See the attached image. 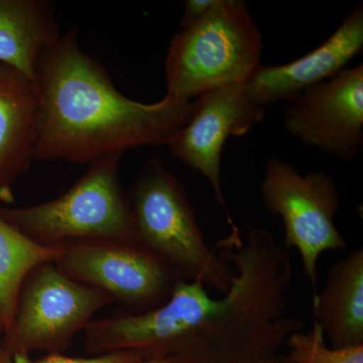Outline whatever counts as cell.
Here are the masks:
<instances>
[{"mask_svg":"<svg viewBox=\"0 0 363 363\" xmlns=\"http://www.w3.org/2000/svg\"><path fill=\"white\" fill-rule=\"evenodd\" d=\"M4 326L2 324L1 320H0V342H1L2 337H4Z\"/></svg>","mask_w":363,"mask_h":363,"instance_id":"44dd1931","label":"cell"},{"mask_svg":"<svg viewBox=\"0 0 363 363\" xmlns=\"http://www.w3.org/2000/svg\"><path fill=\"white\" fill-rule=\"evenodd\" d=\"M264 114L266 107L252 99L245 84L210 91L193 101L187 121L168 143L172 156L209 182L231 233L240 228L234 224L222 190V152L228 138L247 135Z\"/></svg>","mask_w":363,"mask_h":363,"instance_id":"9c48e42d","label":"cell"},{"mask_svg":"<svg viewBox=\"0 0 363 363\" xmlns=\"http://www.w3.org/2000/svg\"><path fill=\"white\" fill-rule=\"evenodd\" d=\"M65 245L35 242L0 215V320L4 332L13 324L21 286L35 267L57 262Z\"/></svg>","mask_w":363,"mask_h":363,"instance_id":"2e32d148","label":"cell"},{"mask_svg":"<svg viewBox=\"0 0 363 363\" xmlns=\"http://www.w3.org/2000/svg\"><path fill=\"white\" fill-rule=\"evenodd\" d=\"M128 199L136 243L183 281H199L224 295L234 271L208 247L185 188L157 159L136 177Z\"/></svg>","mask_w":363,"mask_h":363,"instance_id":"3957f363","label":"cell"},{"mask_svg":"<svg viewBox=\"0 0 363 363\" xmlns=\"http://www.w3.org/2000/svg\"><path fill=\"white\" fill-rule=\"evenodd\" d=\"M260 196L267 211L283 220L284 242L286 247H296L300 252L314 296L322 253L347 247L335 225L340 206L335 182L324 172L301 175L289 162L271 159L260 184Z\"/></svg>","mask_w":363,"mask_h":363,"instance_id":"52a82bcc","label":"cell"},{"mask_svg":"<svg viewBox=\"0 0 363 363\" xmlns=\"http://www.w3.org/2000/svg\"><path fill=\"white\" fill-rule=\"evenodd\" d=\"M313 315L332 348L363 345L362 248L329 269L324 288L313 296Z\"/></svg>","mask_w":363,"mask_h":363,"instance_id":"5bb4252c","label":"cell"},{"mask_svg":"<svg viewBox=\"0 0 363 363\" xmlns=\"http://www.w3.org/2000/svg\"><path fill=\"white\" fill-rule=\"evenodd\" d=\"M219 0H186L185 11L182 16L181 28H186L201 20L210 11L214 9Z\"/></svg>","mask_w":363,"mask_h":363,"instance_id":"d6986e66","label":"cell"},{"mask_svg":"<svg viewBox=\"0 0 363 363\" xmlns=\"http://www.w3.org/2000/svg\"><path fill=\"white\" fill-rule=\"evenodd\" d=\"M290 354L286 363H363V345L328 347L323 331L313 323L312 330L296 332L286 341Z\"/></svg>","mask_w":363,"mask_h":363,"instance_id":"e0dca14e","label":"cell"},{"mask_svg":"<svg viewBox=\"0 0 363 363\" xmlns=\"http://www.w3.org/2000/svg\"><path fill=\"white\" fill-rule=\"evenodd\" d=\"M60 35L51 2L0 0V63L35 81L40 56Z\"/></svg>","mask_w":363,"mask_h":363,"instance_id":"9a60e30c","label":"cell"},{"mask_svg":"<svg viewBox=\"0 0 363 363\" xmlns=\"http://www.w3.org/2000/svg\"><path fill=\"white\" fill-rule=\"evenodd\" d=\"M362 51L363 6L359 4L316 49L284 65H260L245 85L262 106L290 101L308 88L337 75Z\"/></svg>","mask_w":363,"mask_h":363,"instance_id":"7c38bea8","label":"cell"},{"mask_svg":"<svg viewBox=\"0 0 363 363\" xmlns=\"http://www.w3.org/2000/svg\"><path fill=\"white\" fill-rule=\"evenodd\" d=\"M206 286L180 281L171 297L156 309L91 321L85 327V348L94 355L142 350L168 357L213 304Z\"/></svg>","mask_w":363,"mask_h":363,"instance_id":"8fae6325","label":"cell"},{"mask_svg":"<svg viewBox=\"0 0 363 363\" xmlns=\"http://www.w3.org/2000/svg\"><path fill=\"white\" fill-rule=\"evenodd\" d=\"M233 264L230 288L167 357L169 363H286L279 354L304 328L286 312L294 269L290 252L267 229L234 231L217 243Z\"/></svg>","mask_w":363,"mask_h":363,"instance_id":"7a4b0ae2","label":"cell"},{"mask_svg":"<svg viewBox=\"0 0 363 363\" xmlns=\"http://www.w3.org/2000/svg\"><path fill=\"white\" fill-rule=\"evenodd\" d=\"M150 357L142 350H124L92 357H70L58 354H48L40 359H30L28 354H9L0 348V363H140Z\"/></svg>","mask_w":363,"mask_h":363,"instance_id":"ac0fdd59","label":"cell"},{"mask_svg":"<svg viewBox=\"0 0 363 363\" xmlns=\"http://www.w3.org/2000/svg\"><path fill=\"white\" fill-rule=\"evenodd\" d=\"M56 264L69 278L108 295L133 314L156 309L183 281L162 260L140 245L111 240L63 242Z\"/></svg>","mask_w":363,"mask_h":363,"instance_id":"ba28073f","label":"cell"},{"mask_svg":"<svg viewBox=\"0 0 363 363\" xmlns=\"http://www.w3.org/2000/svg\"><path fill=\"white\" fill-rule=\"evenodd\" d=\"M39 119L33 161L90 164L140 147L168 145L193 101L142 104L124 96L99 62L81 50L76 30L43 52L35 71Z\"/></svg>","mask_w":363,"mask_h":363,"instance_id":"6da1fadb","label":"cell"},{"mask_svg":"<svg viewBox=\"0 0 363 363\" xmlns=\"http://www.w3.org/2000/svg\"><path fill=\"white\" fill-rule=\"evenodd\" d=\"M121 156L109 155L90 162L84 175L56 199L33 206L0 208V215L40 245L77 240L136 243L130 203L119 180Z\"/></svg>","mask_w":363,"mask_h":363,"instance_id":"5b68a950","label":"cell"},{"mask_svg":"<svg viewBox=\"0 0 363 363\" xmlns=\"http://www.w3.org/2000/svg\"><path fill=\"white\" fill-rule=\"evenodd\" d=\"M39 119L35 81L0 63V202L13 205V187L33 161Z\"/></svg>","mask_w":363,"mask_h":363,"instance_id":"4fadbf2b","label":"cell"},{"mask_svg":"<svg viewBox=\"0 0 363 363\" xmlns=\"http://www.w3.org/2000/svg\"><path fill=\"white\" fill-rule=\"evenodd\" d=\"M140 363H169L167 357H162V355H155V357H150L147 359L143 360Z\"/></svg>","mask_w":363,"mask_h":363,"instance_id":"ffe728a7","label":"cell"},{"mask_svg":"<svg viewBox=\"0 0 363 363\" xmlns=\"http://www.w3.org/2000/svg\"><path fill=\"white\" fill-rule=\"evenodd\" d=\"M111 302L102 291L69 278L55 262L42 264L23 281L13 324L0 348L11 355L58 354Z\"/></svg>","mask_w":363,"mask_h":363,"instance_id":"8992f818","label":"cell"},{"mask_svg":"<svg viewBox=\"0 0 363 363\" xmlns=\"http://www.w3.org/2000/svg\"><path fill=\"white\" fill-rule=\"evenodd\" d=\"M286 130L305 145L351 162L363 147V65L344 69L290 100Z\"/></svg>","mask_w":363,"mask_h":363,"instance_id":"30bf717a","label":"cell"},{"mask_svg":"<svg viewBox=\"0 0 363 363\" xmlns=\"http://www.w3.org/2000/svg\"><path fill=\"white\" fill-rule=\"evenodd\" d=\"M262 33L247 4L219 0L201 20L174 35L164 63L167 95L191 100L245 84L262 65Z\"/></svg>","mask_w":363,"mask_h":363,"instance_id":"277c9868","label":"cell"}]
</instances>
